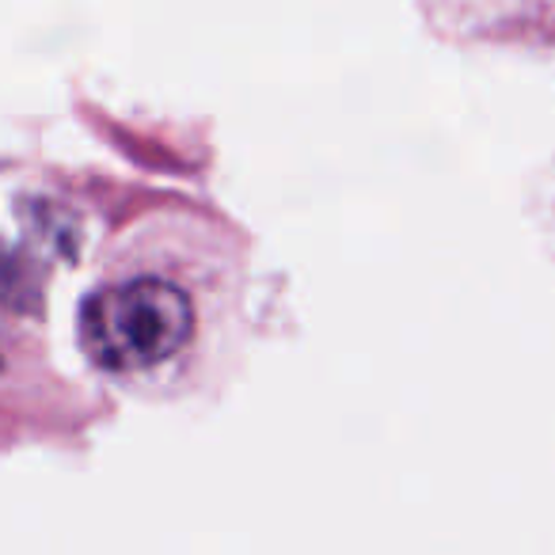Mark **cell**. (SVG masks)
I'll list each match as a JSON object with an SVG mask.
<instances>
[{
  "label": "cell",
  "mask_w": 555,
  "mask_h": 555,
  "mask_svg": "<svg viewBox=\"0 0 555 555\" xmlns=\"http://www.w3.org/2000/svg\"><path fill=\"white\" fill-rule=\"evenodd\" d=\"M191 332V301L183 289L160 278H133L100 289L80 317V343L88 358L111 373L164 365L186 347Z\"/></svg>",
  "instance_id": "1"
}]
</instances>
